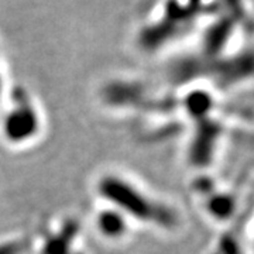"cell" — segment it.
Listing matches in <instances>:
<instances>
[{
	"instance_id": "obj_2",
	"label": "cell",
	"mask_w": 254,
	"mask_h": 254,
	"mask_svg": "<svg viewBox=\"0 0 254 254\" xmlns=\"http://www.w3.org/2000/svg\"><path fill=\"white\" fill-rule=\"evenodd\" d=\"M215 76L222 83H232L247 79L254 75V53H245L220 61L215 66Z\"/></svg>"
},
{
	"instance_id": "obj_4",
	"label": "cell",
	"mask_w": 254,
	"mask_h": 254,
	"mask_svg": "<svg viewBox=\"0 0 254 254\" xmlns=\"http://www.w3.org/2000/svg\"><path fill=\"white\" fill-rule=\"evenodd\" d=\"M212 106H213L212 95L202 91V89L190 92L187 98V109L190 110V115L195 116L198 120L208 119Z\"/></svg>"
},
{
	"instance_id": "obj_3",
	"label": "cell",
	"mask_w": 254,
	"mask_h": 254,
	"mask_svg": "<svg viewBox=\"0 0 254 254\" xmlns=\"http://www.w3.org/2000/svg\"><path fill=\"white\" fill-rule=\"evenodd\" d=\"M235 31V16L219 18L206 30L203 36V53L209 58H218L229 43V38Z\"/></svg>"
},
{
	"instance_id": "obj_1",
	"label": "cell",
	"mask_w": 254,
	"mask_h": 254,
	"mask_svg": "<svg viewBox=\"0 0 254 254\" xmlns=\"http://www.w3.org/2000/svg\"><path fill=\"white\" fill-rule=\"evenodd\" d=\"M198 122L199 125L190 148V157L196 165H208L215 154V147L220 137V127L213 123L210 118Z\"/></svg>"
},
{
	"instance_id": "obj_5",
	"label": "cell",
	"mask_w": 254,
	"mask_h": 254,
	"mask_svg": "<svg viewBox=\"0 0 254 254\" xmlns=\"http://www.w3.org/2000/svg\"><path fill=\"white\" fill-rule=\"evenodd\" d=\"M235 209L233 199L229 195H216L212 196L208 202V210L212 216L218 219H227Z\"/></svg>"
}]
</instances>
